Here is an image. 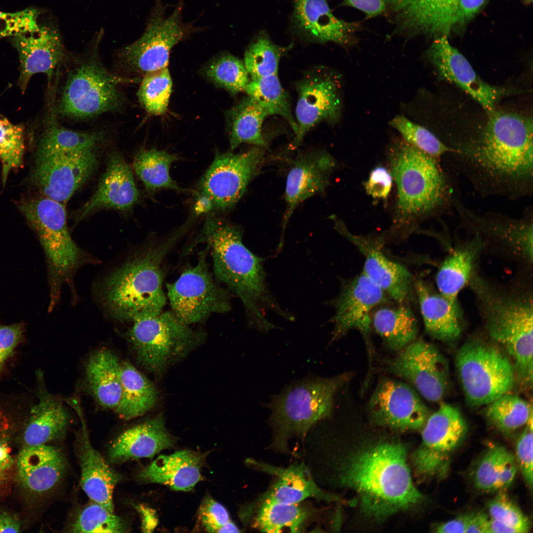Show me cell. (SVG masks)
I'll use <instances>...</instances> for the list:
<instances>
[{
  "label": "cell",
  "instance_id": "6da1fadb",
  "mask_svg": "<svg viewBox=\"0 0 533 533\" xmlns=\"http://www.w3.org/2000/svg\"><path fill=\"white\" fill-rule=\"evenodd\" d=\"M474 134L452 141L451 159L481 195L517 199L533 190V119L518 113L487 112Z\"/></svg>",
  "mask_w": 533,
  "mask_h": 533
},
{
  "label": "cell",
  "instance_id": "7a4b0ae2",
  "mask_svg": "<svg viewBox=\"0 0 533 533\" xmlns=\"http://www.w3.org/2000/svg\"><path fill=\"white\" fill-rule=\"evenodd\" d=\"M195 243L207 245L217 280L241 300L250 326L263 333L276 328L266 318L268 311L287 320L294 319L271 294L263 259L245 246L240 229L221 218L210 216Z\"/></svg>",
  "mask_w": 533,
  "mask_h": 533
},
{
  "label": "cell",
  "instance_id": "3957f363",
  "mask_svg": "<svg viewBox=\"0 0 533 533\" xmlns=\"http://www.w3.org/2000/svg\"><path fill=\"white\" fill-rule=\"evenodd\" d=\"M406 458V448L399 443L366 447L344 464L340 481L358 494L364 513L382 519L423 498L413 483Z\"/></svg>",
  "mask_w": 533,
  "mask_h": 533
},
{
  "label": "cell",
  "instance_id": "277c9868",
  "mask_svg": "<svg viewBox=\"0 0 533 533\" xmlns=\"http://www.w3.org/2000/svg\"><path fill=\"white\" fill-rule=\"evenodd\" d=\"M389 159L397 191L395 230L411 233L419 222L447 213L453 207L456 197L439 159L403 139L390 147Z\"/></svg>",
  "mask_w": 533,
  "mask_h": 533
},
{
  "label": "cell",
  "instance_id": "5b68a950",
  "mask_svg": "<svg viewBox=\"0 0 533 533\" xmlns=\"http://www.w3.org/2000/svg\"><path fill=\"white\" fill-rule=\"evenodd\" d=\"M179 237L178 233L126 262L105 280L103 304L112 316L132 321L162 311L166 297L163 290L162 263Z\"/></svg>",
  "mask_w": 533,
  "mask_h": 533
},
{
  "label": "cell",
  "instance_id": "8992f818",
  "mask_svg": "<svg viewBox=\"0 0 533 533\" xmlns=\"http://www.w3.org/2000/svg\"><path fill=\"white\" fill-rule=\"evenodd\" d=\"M349 375L310 377L293 383L273 395L267 406L276 447L285 450L292 437H304L317 422L329 417L337 391Z\"/></svg>",
  "mask_w": 533,
  "mask_h": 533
},
{
  "label": "cell",
  "instance_id": "52a82bcc",
  "mask_svg": "<svg viewBox=\"0 0 533 533\" xmlns=\"http://www.w3.org/2000/svg\"><path fill=\"white\" fill-rule=\"evenodd\" d=\"M456 366L469 405H488L509 393L516 378L509 358L495 346L478 340L464 343L458 350Z\"/></svg>",
  "mask_w": 533,
  "mask_h": 533
},
{
  "label": "cell",
  "instance_id": "ba28073f",
  "mask_svg": "<svg viewBox=\"0 0 533 533\" xmlns=\"http://www.w3.org/2000/svg\"><path fill=\"white\" fill-rule=\"evenodd\" d=\"M124 80L108 71L96 57L90 58L68 74L56 112L82 119L114 111L122 103L118 85Z\"/></svg>",
  "mask_w": 533,
  "mask_h": 533
},
{
  "label": "cell",
  "instance_id": "9c48e42d",
  "mask_svg": "<svg viewBox=\"0 0 533 533\" xmlns=\"http://www.w3.org/2000/svg\"><path fill=\"white\" fill-rule=\"evenodd\" d=\"M265 155L264 149L257 146L238 153H217L200 182L197 212L233 207L261 170Z\"/></svg>",
  "mask_w": 533,
  "mask_h": 533
},
{
  "label": "cell",
  "instance_id": "30bf717a",
  "mask_svg": "<svg viewBox=\"0 0 533 533\" xmlns=\"http://www.w3.org/2000/svg\"><path fill=\"white\" fill-rule=\"evenodd\" d=\"M184 2L179 0L172 12L166 15L162 0H155L142 36L121 52V59L128 67L144 76L167 67L173 47L201 31L202 28L184 22Z\"/></svg>",
  "mask_w": 533,
  "mask_h": 533
},
{
  "label": "cell",
  "instance_id": "8fae6325",
  "mask_svg": "<svg viewBox=\"0 0 533 533\" xmlns=\"http://www.w3.org/2000/svg\"><path fill=\"white\" fill-rule=\"evenodd\" d=\"M64 205L44 196L24 202L21 207L46 254L55 295L60 284L71 276L83 259L69 231Z\"/></svg>",
  "mask_w": 533,
  "mask_h": 533
},
{
  "label": "cell",
  "instance_id": "7c38bea8",
  "mask_svg": "<svg viewBox=\"0 0 533 533\" xmlns=\"http://www.w3.org/2000/svg\"><path fill=\"white\" fill-rule=\"evenodd\" d=\"M208 252L206 247L199 252L195 265L188 266L175 282L166 284L172 311L189 325L231 308L228 292L215 282L209 272L206 261Z\"/></svg>",
  "mask_w": 533,
  "mask_h": 533
},
{
  "label": "cell",
  "instance_id": "4fadbf2b",
  "mask_svg": "<svg viewBox=\"0 0 533 533\" xmlns=\"http://www.w3.org/2000/svg\"><path fill=\"white\" fill-rule=\"evenodd\" d=\"M132 322L129 340L140 363L154 372L161 371L196 337L173 311L139 317Z\"/></svg>",
  "mask_w": 533,
  "mask_h": 533
},
{
  "label": "cell",
  "instance_id": "5bb4252c",
  "mask_svg": "<svg viewBox=\"0 0 533 533\" xmlns=\"http://www.w3.org/2000/svg\"><path fill=\"white\" fill-rule=\"evenodd\" d=\"M487 0H414L395 13V32L448 37L473 19Z\"/></svg>",
  "mask_w": 533,
  "mask_h": 533
},
{
  "label": "cell",
  "instance_id": "9a60e30c",
  "mask_svg": "<svg viewBox=\"0 0 533 533\" xmlns=\"http://www.w3.org/2000/svg\"><path fill=\"white\" fill-rule=\"evenodd\" d=\"M340 83L337 75L324 66L307 71L296 82L297 130L291 149L298 147L305 135L318 124L325 122L334 125L338 122L342 107Z\"/></svg>",
  "mask_w": 533,
  "mask_h": 533
},
{
  "label": "cell",
  "instance_id": "2e32d148",
  "mask_svg": "<svg viewBox=\"0 0 533 533\" xmlns=\"http://www.w3.org/2000/svg\"><path fill=\"white\" fill-rule=\"evenodd\" d=\"M423 427L421 444L413 457L416 473L424 477L443 476L452 454L466 436L467 423L457 407L443 403Z\"/></svg>",
  "mask_w": 533,
  "mask_h": 533
},
{
  "label": "cell",
  "instance_id": "e0dca14e",
  "mask_svg": "<svg viewBox=\"0 0 533 533\" xmlns=\"http://www.w3.org/2000/svg\"><path fill=\"white\" fill-rule=\"evenodd\" d=\"M97 150L37 154L33 178L44 196L67 202L96 170Z\"/></svg>",
  "mask_w": 533,
  "mask_h": 533
},
{
  "label": "cell",
  "instance_id": "ac0fdd59",
  "mask_svg": "<svg viewBox=\"0 0 533 533\" xmlns=\"http://www.w3.org/2000/svg\"><path fill=\"white\" fill-rule=\"evenodd\" d=\"M388 363L389 371L411 382L426 399L436 402L445 395L449 368L445 357L433 345L414 341Z\"/></svg>",
  "mask_w": 533,
  "mask_h": 533
},
{
  "label": "cell",
  "instance_id": "d6986e66",
  "mask_svg": "<svg viewBox=\"0 0 533 533\" xmlns=\"http://www.w3.org/2000/svg\"><path fill=\"white\" fill-rule=\"evenodd\" d=\"M453 207L461 225L482 239L503 245L509 251L530 264L533 260V216L528 212L520 219L495 213H477L463 205L457 198Z\"/></svg>",
  "mask_w": 533,
  "mask_h": 533
},
{
  "label": "cell",
  "instance_id": "ffe728a7",
  "mask_svg": "<svg viewBox=\"0 0 533 533\" xmlns=\"http://www.w3.org/2000/svg\"><path fill=\"white\" fill-rule=\"evenodd\" d=\"M439 76L454 83L479 103L487 112L511 91L482 80L467 59L449 42L448 37L435 38L426 52Z\"/></svg>",
  "mask_w": 533,
  "mask_h": 533
},
{
  "label": "cell",
  "instance_id": "44dd1931",
  "mask_svg": "<svg viewBox=\"0 0 533 533\" xmlns=\"http://www.w3.org/2000/svg\"><path fill=\"white\" fill-rule=\"evenodd\" d=\"M369 411L375 423L399 430L419 429L429 417L427 407L413 389L392 380L379 384L371 398Z\"/></svg>",
  "mask_w": 533,
  "mask_h": 533
},
{
  "label": "cell",
  "instance_id": "7402d4cb",
  "mask_svg": "<svg viewBox=\"0 0 533 533\" xmlns=\"http://www.w3.org/2000/svg\"><path fill=\"white\" fill-rule=\"evenodd\" d=\"M386 300L383 291L363 273L355 277L331 303L335 309L332 341L352 329L367 336L372 323L371 311Z\"/></svg>",
  "mask_w": 533,
  "mask_h": 533
},
{
  "label": "cell",
  "instance_id": "603a6c76",
  "mask_svg": "<svg viewBox=\"0 0 533 533\" xmlns=\"http://www.w3.org/2000/svg\"><path fill=\"white\" fill-rule=\"evenodd\" d=\"M336 166L335 158L324 150L300 152L292 160L286 178V208L282 232L294 210L301 203L326 190Z\"/></svg>",
  "mask_w": 533,
  "mask_h": 533
},
{
  "label": "cell",
  "instance_id": "cb8c5ba5",
  "mask_svg": "<svg viewBox=\"0 0 533 533\" xmlns=\"http://www.w3.org/2000/svg\"><path fill=\"white\" fill-rule=\"evenodd\" d=\"M294 26L305 39L322 43L333 42L343 47L356 43L361 24L337 17L327 0H294Z\"/></svg>",
  "mask_w": 533,
  "mask_h": 533
},
{
  "label": "cell",
  "instance_id": "d4e9b609",
  "mask_svg": "<svg viewBox=\"0 0 533 533\" xmlns=\"http://www.w3.org/2000/svg\"><path fill=\"white\" fill-rule=\"evenodd\" d=\"M335 228L354 244L365 257L363 273L399 303L411 296L412 276L403 265L386 256L367 237L351 233L343 222L332 217Z\"/></svg>",
  "mask_w": 533,
  "mask_h": 533
},
{
  "label": "cell",
  "instance_id": "484cf974",
  "mask_svg": "<svg viewBox=\"0 0 533 533\" xmlns=\"http://www.w3.org/2000/svg\"><path fill=\"white\" fill-rule=\"evenodd\" d=\"M66 470L65 458L58 448L47 444L24 447L17 454L15 481L27 495L40 496L59 484Z\"/></svg>",
  "mask_w": 533,
  "mask_h": 533
},
{
  "label": "cell",
  "instance_id": "4316f807",
  "mask_svg": "<svg viewBox=\"0 0 533 533\" xmlns=\"http://www.w3.org/2000/svg\"><path fill=\"white\" fill-rule=\"evenodd\" d=\"M247 462L253 468L275 477V482L261 495L257 503H298L308 498L326 502L342 501L339 496L322 489L303 463L283 467L254 459H248Z\"/></svg>",
  "mask_w": 533,
  "mask_h": 533
},
{
  "label": "cell",
  "instance_id": "83f0119b",
  "mask_svg": "<svg viewBox=\"0 0 533 533\" xmlns=\"http://www.w3.org/2000/svg\"><path fill=\"white\" fill-rule=\"evenodd\" d=\"M139 197L131 168L120 153L113 152L107 158L105 171L96 191L76 213V221L101 209L129 210Z\"/></svg>",
  "mask_w": 533,
  "mask_h": 533
},
{
  "label": "cell",
  "instance_id": "f1b7e54d",
  "mask_svg": "<svg viewBox=\"0 0 533 533\" xmlns=\"http://www.w3.org/2000/svg\"><path fill=\"white\" fill-rule=\"evenodd\" d=\"M11 43L19 55V84L23 92L35 74H44L48 80L51 79L65 55L59 34L47 26H40L36 32L12 37Z\"/></svg>",
  "mask_w": 533,
  "mask_h": 533
},
{
  "label": "cell",
  "instance_id": "f546056e",
  "mask_svg": "<svg viewBox=\"0 0 533 533\" xmlns=\"http://www.w3.org/2000/svg\"><path fill=\"white\" fill-rule=\"evenodd\" d=\"M38 402L21 421L16 442L22 448L47 444L66 432L69 416L65 407L43 387L39 390Z\"/></svg>",
  "mask_w": 533,
  "mask_h": 533
},
{
  "label": "cell",
  "instance_id": "4dcf8cb0",
  "mask_svg": "<svg viewBox=\"0 0 533 533\" xmlns=\"http://www.w3.org/2000/svg\"><path fill=\"white\" fill-rule=\"evenodd\" d=\"M174 440L166 429L164 419L158 417L123 432L114 441L109 451L112 463L131 459L152 457L172 446Z\"/></svg>",
  "mask_w": 533,
  "mask_h": 533
},
{
  "label": "cell",
  "instance_id": "1f68e13d",
  "mask_svg": "<svg viewBox=\"0 0 533 533\" xmlns=\"http://www.w3.org/2000/svg\"><path fill=\"white\" fill-rule=\"evenodd\" d=\"M77 456L82 490L91 501L114 511L113 492L121 477L92 446L85 427L77 443Z\"/></svg>",
  "mask_w": 533,
  "mask_h": 533
},
{
  "label": "cell",
  "instance_id": "d6a6232c",
  "mask_svg": "<svg viewBox=\"0 0 533 533\" xmlns=\"http://www.w3.org/2000/svg\"><path fill=\"white\" fill-rule=\"evenodd\" d=\"M426 332L444 342L457 340L462 331L461 312L457 301L435 292L421 280L415 284Z\"/></svg>",
  "mask_w": 533,
  "mask_h": 533
},
{
  "label": "cell",
  "instance_id": "836d02e7",
  "mask_svg": "<svg viewBox=\"0 0 533 533\" xmlns=\"http://www.w3.org/2000/svg\"><path fill=\"white\" fill-rule=\"evenodd\" d=\"M203 458L191 451H181L161 455L142 470L139 478L146 483L169 486L176 491L191 490L202 479Z\"/></svg>",
  "mask_w": 533,
  "mask_h": 533
},
{
  "label": "cell",
  "instance_id": "e575fe53",
  "mask_svg": "<svg viewBox=\"0 0 533 533\" xmlns=\"http://www.w3.org/2000/svg\"><path fill=\"white\" fill-rule=\"evenodd\" d=\"M485 245L482 239L474 234L471 240L458 245L451 252L436 275L439 293L451 300L457 301L458 294L474 274L479 253Z\"/></svg>",
  "mask_w": 533,
  "mask_h": 533
},
{
  "label": "cell",
  "instance_id": "d590c367",
  "mask_svg": "<svg viewBox=\"0 0 533 533\" xmlns=\"http://www.w3.org/2000/svg\"><path fill=\"white\" fill-rule=\"evenodd\" d=\"M88 386L97 402L103 407L115 409L122 392L121 363L107 349L93 353L86 366Z\"/></svg>",
  "mask_w": 533,
  "mask_h": 533
},
{
  "label": "cell",
  "instance_id": "8d00e7d4",
  "mask_svg": "<svg viewBox=\"0 0 533 533\" xmlns=\"http://www.w3.org/2000/svg\"><path fill=\"white\" fill-rule=\"evenodd\" d=\"M312 514L303 502L283 503L264 502L248 505L241 513L242 517H251L254 528L266 533H280L287 530L300 532Z\"/></svg>",
  "mask_w": 533,
  "mask_h": 533
},
{
  "label": "cell",
  "instance_id": "74e56055",
  "mask_svg": "<svg viewBox=\"0 0 533 533\" xmlns=\"http://www.w3.org/2000/svg\"><path fill=\"white\" fill-rule=\"evenodd\" d=\"M266 112L247 96L228 113L229 141L231 150L243 143L265 149L267 143L263 133Z\"/></svg>",
  "mask_w": 533,
  "mask_h": 533
},
{
  "label": "cell",
  "instance_id": "f35d334b",
  "mask_svg": "<svg viewBox=\"0 0 533 533\" xmlns=\"http://www.w3.org/2000/svg\"><path fill=\"white\" fill-rule=\"evenodd\" d=\"M122 392L115 411L126 420L143 415L155 405L157 392L153 385L132 364L121 363Z\"/></svg>",
  "mask_w": 533,
  "mask_h": 533
},
{
  "label": "cell",
  "instance_id": "ab89813d",
  "mask_svg": "<svg viewBox=\"0 0 533 533\" xmlns=\"http://www.w3.org/2000/svg\"><path fill=\"white\" fill-rule=\"evenodd\" d=\"M515 456L505 448L494 445L482 456L474 474V484L479 490L493 492L509 487L515 479L517 467Z\"/></svg>",
  "mask_w": 533,
  "mask_h": 533
},
{
  "label": "cell",
  "instance_id": "60d3db41",
  "mask_svg": "<svg viewBox=\"0 0 533 533\" xmlns=\"http://www.w3.org/2000/svg\"><path fill=\"white\" fill-rule=\"evenodd\" d=\"M371 319L376 331L391 350H402L416 339L417 320L412 310L406 306L381 307Z\"/></svg>",
  "mask_w": 533,
  "mask_h": 533
},
{
  "label": "cell",
  "instance_id": "b9f144b4",
  "mask_svg": "<svg viewBox=\"0 0 533 533\" xmlns=\"http://www.w3.org/2000/svg\"><path fill=\"white\" fill-rule=\"evenodd\" d=\"M39 141L37 154L65 153L97 150L103 142L102 132L79 131L61 125L50 118Z\"/></svg>",
  "mask_w": 533,
  "mask_h": 533
},
{
  "label": "cell",
  "instance_id": "7bdbcfd3",
  "mask_svg": "<svg viewBox=\"0 0 533 533\" xmlns=\"http://www.w3.org/2000/svg\"><path fill=\"white\" fill-rule=\"evenodd\" d=\"M178 157L154 148L142 149L135 155L133 166L135 171L150 193L161 189L178 191L179 187L170 175V168Z\"/></svg>",
  "mask_w": 533,
  "mask_h": 533
},
{
  "label": "cell",
  "instance_id": "ee69618b",
  "mask_svg": "<svg viewBox=\"0 0 533 533\" xmlns=\"http://www.w3.org/2000/svg\"><path fill=\"white\" fill-rule=\"evenodd\" d=\"M267 114L279 115L287 121L294 134L297 124L293 116L289 99L280 82L277 74L250 80L245 90Z\"/></svg>",
  "mask_w": 533,
  "mask_h": 533
},
{
  "label": "cell",
  "instance_id": "f6af8a7d",
  "mask_svg": "<svg viewBox=\"0 0 533 533\" xmlns=\"http://www.w3.org/2000/svg\"><path fill=\"white\" fill-rule=\"evenodd\" d=\"M292 46L278 45L265 34L259 35L244 54L243 63L250 79L277 74L281 58Z\"/></svg>",
  "mask_w": 533,
  "mask_h": 533
},
{
  "label": "cell",
  "instance_id": "bcb514c9",
  "mask_svg": "<svg viewBox=\"0 0 533 533\" xmlns=\"http://www.w3.org/2000/svg\"><path fill=\"white\" fill-rule=\"evenodd\" d=\"M485 415L498 430L509 432L526 425L532 416V409L525 400L507 393L488 404Z\"/></svg>",
  "mask_w": 533,
  "mask_h": 533
},
{
  "label": "cell",
  "instance_id": "7dc6e473",
  "mask_svg": "<svg viewBox=\"0 0 533 533\" xmlns=\"http://www.w3.org/2000/svg\"><path fill=\"white\" fill-rule=\"evenodd\" d=\"M21 422L0 409V499L11 492L15 482L14 450Z\"/></svg>",
  "mask_w": 533,
  "mask_h": 533
},
{
  "label": "cell",
  "instance_id": "c3c4849f",
  "mask_svg": "<svg viewBox=\"0 0 533 533\" xmlns=\"http://www.w3.org/2000/svg\"><path fill=\"white\" fill-rule=\"evenodd\" d=\"M206 76L217 85L232 95L245 91L250 80L243 62L229 53H224L210 61Z\"/></svg>",
  "mask_w": 533,
  "mask_h": 533
},
{
  "label": "cell",
  "instance_id": "681fc988",
  "mask_svg": "<svg viewBox=\"0 0 533 533\" xmlns=\"http://www.w3.org/2000/svg\"><path fill=\"white\" fill-rule=\"evenodd\" d=\"M172 81L167 67L144 76L138 91L141 106L149 114L159 115L167 109Z\"/></svg>",
  "mask_w": 533,
  "mask_h": 533
},
{
  "label": "cell",
  "instance_id": "f907efd6",
  "mask_svg": "<svg viewBox=\"0 0 533 533\" xmlns=\"http://www.w3.org/2000/svg\"><path fill=\"white\" fill-rule=\"evenodd\" d=\"M72 533H122L126 521L102 504L91 500L78 513L71 528Z\"/></svg>",
  "mask_w": 533,
  "mask_h": 533
},
{
  "label": "cell",
  "instance_id": "816d5d0a",
  "mask_svg": "<svg viewBox=\"0 0 533 533\" xmlns=\"http://www.w3.org/2000/svg\"><path fill=\"white\" fill-rule=\"evenodd\" d=\"M405 141L431 156L439 159L452 152L451 149L427 128L405 116L396 115L389 122Z\"/></svg>",
  "mask_w": 533,
  "mask_h": 533
},
{
  "label": "cell",
  "instance_id": "f5cc1de1",
  "mask_svg": "<svg viewBox=\"0 0 533 533\" xmlns=\"http://www.w3.org/2000/svg\"><path fill=\"white\" fill-rule=\"evenodd\" d=\"M24 150L23 126L0 117V162L3 185L9 173L22 165Z\"/></svg>",
  "mask_w": 533,
  "mask_h": 533
},
{
  "label": "cell",
  "instance_id": "db71d44e",
  "mask_svg": "<svg viewBox=\"0 0 533 533\" xmlns=\"http://www.w3.org/2000/svg\"><path fill=\"white\" fill-rule=\"evenodd\" d=\"M487 507L490 518L514 528L518 533L529 532L531 525L528 518L505 493L498 494Z\"/></svg>",
  "mask_w": 533,
  "mask_h": 533
},
{
  "label": "cell",
  "instance_id": "11a10c76",
  "mask_svg": "<svg viewBox=\"0 0 533 533\" xmlns=\"http://www.w3.org/2000/svg\"><path fill=\"white\" fill-rule=\"evenodd\" d=\"M199 517L204 529L210 533H239L225 507L210 496L202 500Z\"/></svg>",
  "mask_w": 533,
  "mask_h": 533
},
{
  "label": "cell",
  "instance_id": "9f6ffc18",
  "mask_svg": "<svg viewBox=\"0 0 533 533\" xmlns=\"http://www.w3.org/2000/svg\"><path fill=\"white\" fill-rule=\"evenodd\" d=\"M39 12L35 8H27L15 12L0 11V39L14 37L38 31Z\"/></svg>",
  "mask_w": 533,
  "mask_h": 533
},
{
  "label": "cell",
  "instance_id": "6f0895ef",
  "mask_svg": "<svg viewBox=\"0 0 533 533\" xmlns=\"http://www.w3.org/2000/svg\"><path fill=\"white\" fill-rule=\"evenodd\" d=\"M516 446V461L523 478L531 490L533 487V417L526 424Z\"/></svg>",
  "mask_w": 533,
  "mask_h": 533
},
{
  "label": "cell",
  "instance_id": "680465c9",
  "mask_svg": "<svg viewBox=\"0 0 533 533\" xmlns=\"http://www.w3.org/2000/svg\"><path fill=\"white\" fill-rule=\"evenodd\" d=\"M393 181L390 170L383 166H378L372 170L364 187L366 193L373 198L386 200Z\"/></svg>",
  "mask_w": 533,
  "mask_h": 533
},
{
  "label": "cell",
  "instance_id": "91938a15",
  "mask_svg": "<svg viewBox=\"0 0 533 533\" xmlns=\"http://www.w3.org/2000/svg\"><path fill=\"white\" fill-rule=\"evenodd\" d=\"M24 325H0V370L23 338Z\"/></svg>",
  "mask_w": 533,
  "mask_h": 533
},
{
  "label": "cell",
  "instance_id": "94428289",
  "mask_svg": "<svg viewBox=\"0 0 533 533\" xmlns=\"http://www.w3.org/2000/svg\"><path fill=\"white\" fill-rule=\"evenodd\" d=\"M358 8L373 16L387 11L396 13L414 0H350Z\"/></svg>",
  "mask_w": 533,
  "mask_h": 533
},
{
  "label": "cell",
  "instance_id": "6125c7cd",
  "mask_svg": "<svg viewBox=\"0 0 533 533\" xmlns=\"http://www.w3.org/2000/svg\"><path fill=\"white\" fill-rule=\"evenodd\" d=\"M470 514L462 515L439 524L436 527L435 532L465 533Z\"/></svg>",
  "mask_w": 533,
  "mask_h": 533
},
{
  "label": "cell",
  "instance_id": "be15d7a7",
  "mask_svg": "<svg viewBox=\"0 0 533 533\" xmlns=\"http://www.w3.org/2000/svg\"><path fill=\"white\" fill-rule=\"evenodd\" d=\"M490 518L485 513L470 514L466 533H489Z\"/></svg>",
  "mask_w": 533,
  "mask_h": 533
},
{
  "label": "cell",
  "instance_id": "e7e4bbea",
  "mask_svg": "<svg viewBox=\"0 0 533 533\" xmlns=\"http://www.w3.org/2000/svg\"><path fill=\"white\" fill-rule=\"evenodd\" d=\"M22 524L15 515L7 511H0V533H19Z\"/></svg>",
  "mask_w": 533,
  "mask_h": 533
},
{
  "label": "cell",
  "instance_id": "03108f58",
  "mask_svg": "<svg viewBox=\"0 0 533 533\" xmlns=\"http://www.w3.org/2000/svg\"><path fill=\"white\" fill-rule=\"evenodd\" d=\"M516 533L518 531L513 528L496 520L490 519L489 533Z\"/></svg>",
  "mask_w": 533,
  "mask_h": 533
},
{
  "label": "cell",
  "instance_id": "003e7915",
  "mask_svg": "<svg viewBox=\"0 0 533 533\" xmlns=\"http://www.w3.org/2000/svg\"><path fill=\"white\" fill-rule=\"evenodd\" d=\"M524 0V1H525L526 2H527V3H530V2H531L532 1V0Z\"/></svg>",
  "mask_w": 533,
  "mask_h": 533
}]
</instances>
